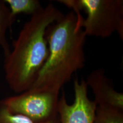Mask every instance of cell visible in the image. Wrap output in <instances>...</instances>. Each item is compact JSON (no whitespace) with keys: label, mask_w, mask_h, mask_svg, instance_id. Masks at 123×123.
I'll return each instance as SVG.
<instances>
[{"label":"cell","mask_w":123,"mask_h":123,"mask_svg":"<svg viewBox=\"0 0 123 123\" xmlns=\"http://www.w3.org/2000/svg\"><path fill=\"white\" fill-rule=\"evenodd\" d=\"M80 12L70 10L51 25L46 33L49 56L29 90L59 93L73 75L85 67L86 36Z\"/></svg>","instance_id":"1"},{"label":"cell","mask_w":123,"mask_h":123,"mask_svg":"<svg viewBox=\"0 0 123 123\" xmlns=\"http://www.w3.org/2000/svg\"><path fill=\"white\" fill-rule=\"evenodd\" d=\"M63 16L50 3L24 24L4 59L5 80L15 93L26 91L34 83L49 56L47 29Z\"/></svg>","instance_id":"2"},{"label":"cell","mask_w":123,"mask_h":123,"mask_svg":"<svg viewBox=\"0 0 123 123\" xmlns=\"http://www.w3.org/2000/svg\"><path fill=\"white\" fill-rule=\"evenodd\" d=\"M74 12H85L82 27L86 36L108 38L117 33L123 40V0H59Z\"/></svg>","instance_id":"3"},{"label":"cell","mask_w":123,"mask_h":123,"mask_svg":"<svg viewBox=\"0 0 123 123\" xmlns=\"http://www.w3.org/2000/svg\"><path fill=\"white\" fill-rule=\"evenodd\" d=\"M59 95L53 92L29 90L0 101L12 113L26 117L34 123H44L58 116Z\"/></svg>","instance_id":"4"},{"label":"cell","mask_w":123,"mask_h":123,"mask_svg":"<svg viewBox=\"0 0 123 123\" xmlns=\"http://www.w3.org/2000/svg\"><path fill=\"white\" fill-rule=\"evenodd\" d=\"M74 90V100L71 104L68 103L64 92L59 99L58 114L60 123H93L97 105L89 99L85 80L75 79Z\"/></svg>","instance_id":"5"},{"label":"cell","mask_w":123,"mask_h":123,"mask_svg":"<svg viewBox=\"0 0 123 123\" xmlns=\"http://www.w3.org/2000/svg\"><path fill=\"white\" fill-rule=\"evenodd\" d=\"M94 95L97 106L123 110V93L115 89L113 81L105 74L104 69L92 71L85 80Z\"/></svg>","instance_id":"6"},{"label":"cell","mask_w":123,"mask_h":123,"mask_svg":"<svg viewBox=\"0 0 123 123\" xmlns=\"http://www.w3.org/2000/svg\"><path fill=\"white\" fill-rule=\"evenodd\" d=\"M15 18L4 0H0V47L4 58L8 56L11 50L7 39V31L12 27Z\"/></svg>","instance_id":"7"},{"label":"cell","mask_w":123,"mask_h":123,"mask_svg":"<svg viewBox=\"0 0 123 123\" xmlns=\"http://www.w3.org/2000/svg\"><path fill=\"white\" fill-rule=\"evenodd\" d=\"M8 6L13 16L24 14L32 15L38 13L42 10L41 2L38 0H4Z\"/></svg>","instance_id":"8"},{"label":"cell","mask_w":123,"mask_h":123,"mask_svg":"<svg viewBox=\"0 0 123 123\" xmlns=\"http://www.w3.org/2000/svg\"><path fill=\"white\" fill-rule=\"evenodd\" d=\"M93 123H123V110L97 106Z\"/></svg>","instance_id":"9"},{"label":"cell","mask_w":123,"mask_h":123,"mask_svg":"<svg viewBox=\"0 0 123 123\" xmlns=\"http://www.w3.org/2000/svg\"><path fill=\"white\" fill-rule=\"evenodd\" d=\"M0 123H36L26 117L10 112L0 101ZM44 123H60L59 116Z\"/></svg>","instance_id":"10"}]
</instances>
